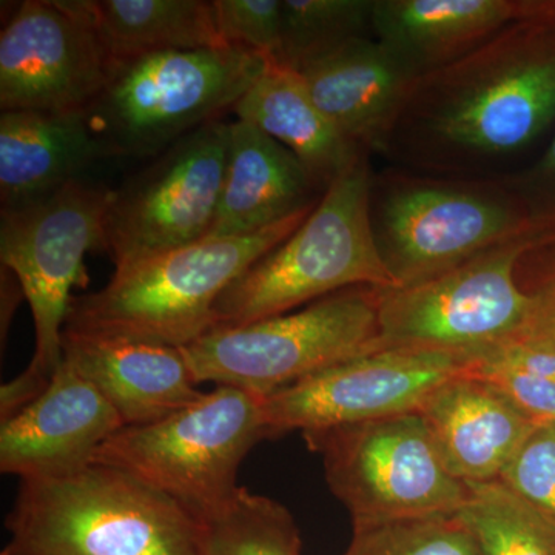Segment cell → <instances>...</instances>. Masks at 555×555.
I'll return each instance as SVG.
<instances>
[{
  "instance_id": "6",
  "label": "cell",
  "mask_w": 555,
  "mask_h": 555,
  "mask_svg": "<svg viewBox=\"0 0 555 555\" xmlns=\"http://www.w3.org/2000/svg\"><path fill=\"white\" fill-rule=\"evenodd\" d=\"M268 64L238 47L149 54L115 69L87 118L109 155L155 158L233 112Z\"/></svg>"
},
{
  "instance_id": "7",
  "label": "cell",
  "mask_w": 555,
  "mask_h": 555,
  "mask_svg": "<svg viewBox=\"0 0 555 555\" xmlns=\"http://www.w3.org/2000/svg\"><path fill=\"white\" fill-rule=\"evenodd\" d=\"M266 438L264 397L217 386L166 418L122 427L91 463L124 470L203 518L235 496L244 459Z\"/></svg>"
},
{
  "instance_id": "33",
  "label": "cell",
  "mask_w": 555,
  "mask_h": 555,
  "mask_svg": "<svg viewBox=\"0 0 555 555\" xmlns=\"http://www.w3.org/2000/svg\"><path fill=\"white\" fill-rule=\"evenodd\" d=\"M529 21L545 22L555 27V0H532Z\"/></svg>"
},
{
  "instance_id": "25",
  "label": "cell",
  "mask_w": 555,
  "mask_h": 555,
  "mask_svg": "<svg viewBox=\"0 0 555 555\" xmlns=\"http://www.w3.org/2000/svg\"><path fill=\"white\" fill-rule=\"evenodd\" d=\"M203 525V555H301V537L286 506L241 486Z\"/></svg>"
},
{
  "instance_id": "17",
  "label": "cell",
  "mask_w": 555,
  "mask_h": 555,
  "mask_svg": "<svg viewBox=\"0 0 555 555\" xmlns=\"http://www.w3.org/2000/svg\"><path fill=\"white\" fill-rule=\"evenodd\" d=\"M62 349L64 360L98 387L126 427L158 422L204 396L177 347L65 331Z\"/></svg>"
},
{
  "instance_id": "14",
  "label": "cell",
  "mask_w": 555,
  "mask_h": 555,
  "mask_svg": "<svg viewBox=\"0 0 555 555\" xmlns=\"http://www.w3.org/2000/svg\"><path fill=\"white\" fill-rule=\"evenodd\" d=\"M115 69L80 0H27L0 33V107L83 112Z\"/></svg>"
},
{
  "instance_id": "21",
  "label": "cell",
  "mask_w": 555,
  "mask_h": 555,
  "mask_svg": "<svg viewBox=\"0 0 555 555\" xmlns=\"http://www.w3.org/2000/svg\"><path fill=\"white\" fill-rule=\"evenodd\" d=\"M108 149L83 112H2L0 203L21 207L46 198L73 181Z\"/></svg>"
},
{
  "instance_id": "12",
  "label": "cell",
  "mask_w": 555,
  "mask_h": 555,
  "mask_svg": "<svg viewBox=\"0 0 555 555\" xmlns=\"http://www.w3.org/2000/svg\"><path fill=\"white\" fill-rule=\"evenodd\" d=\"M229 137L228 120L207 124L112 190L104 251L115 269L207 238L224 184Z\"/></svg>"
},
{
  "instance_id": "13",
  "label": "cell",
  "mask_w": 555,
  "mask_h": 555,
  "mask_svg": "<svg viewBox=\"0 0 555 555\" xmlns=\"http://www.w3.org/2000/svg\"><path fill=\"white\" fill-rule=\"evenodd\" d=\"M480 352L387 349L326 369L264 397L269 438L422 411L451 379L476 374Z\"/></svg>"
},
{
  "instance_id": "27",
  "label": "cell",
  "mask_w": 555,
  "mask_h": 555,
  "mask_svg": "<svg viewBox=\"0 0 555 555\" xmlns=\"http://www.w3.org/2000/svg\"><path fill=\"white\" fill-rule=\"evenodd\" d=\"M477 377L506 393L535 423H555V347L514 334L481 350Z\"/></svg>"
},
{
  "instance_id": "20",
  "label": "cell",
  "mask_w": 555,
  "mask_h": 555,
  "mask_svg": "<svg viewBox=\"0 0 555 555\" xmlns=\"http://www.w3.org/2000/svg\"><path fill=\"white\" fill-rule=\"evenodd\" d=\"M526 0H374V38L418 78L525 21Z\"/></svg>"
},
{
  "instance_id": "1",
  "label": "cell",
  "mask_w": 555,
  "mask_h": 555,
  "mask_svg": "<svg viewBox=\"0 0 555 555\" xmlns=\"http://www.w3.org/2000/svg\"><path fill=\"white\" fill-rule=\"evenodd\" d=\"M554 118L555 27L517 21L422 76L396 131L416 133L436 158L480 163L528 147Z\"/></svg>"
},
{
  "instance_id": "15",
  "label": "cell",
  "mask_w": 555,
  "mask_h": 555,
  "mask_svg": "<svg viewBox=\"0 0 555 555\" xmlns=\"http://www.w3.org/2000/svg\"><path fill=\"white\" fill-rule=\"evenodd\" d=\"M122 427L107 398L64 360L39 397L3 420L0 470L20 480L67 476Z\"/></svg>"
},
{
  "instance_id": "8",
  "label": "cell",
  "mask_w": 555,
  "mask_h": 555,
  "mask_svg": "<svg viewBox=\"0 0 555 555\" xmlns=\"http://www.w3.org/2000/svg\"><path fill=\"white\" fill-rule=\"evenodd\" d=\"M371 222L379 257L398 287L462 264L489 248L545 235L507 182L372 179Z\"/></svg>"
},
{
  "instance_id": "28",
  "label": "cell",
  "mask_w": 555,
  "mask_h": 555,
  "mask_svg": "<svg viewBox=\"0 0 555 555\" xmlns=\"http://www.w3.org/2000/svg\"><path fill=\"white\" fill-rule=\"evenodd\" d=\"M343 555H483L456 516L409 518L353 528Z\"/></svg>"
},
{
  "instance_id": "3",
  "label": "cell",
  "mask_w": 555,
  "mask_h": 555,
  "mask_svg": "<svg viewBox=\"0 0 555 555\" xmlns=\"http://www.w3.org/2000/svg\"><path fill=\"white\" fill-rule=\"evenodd\" d=\"M13 555H203L188 507L116 467L21 480L5 521Z\"/></svg>"
},
{
  "instance_id": "30",
  "label": "cell",
  "mask_w": 555,
  "mask_h": 555,
  "mask_svg": "<svg viewBox=\"0 0 555 555\" xmlns=\"http://www.w3.org/2000/svg\"><path fill=\"white\" fill-rule=\"evenodd\" d=\"M499 480L555 518V423L532 429Z\"/></svg>"
},
{
  "instance_id": "29",
  "label": "cell",
  "mask_w": 555,
  "mask_h": 555,
  "mask_svg": "<svg viewBox=\"0 0 555 555\" xmlns=\"http://www.w3.org/2000/svg\"><path fill=\"white\" fill-rule=\"evenodd\" d=\"M218 31L230 47L275 62L281 47L283 0H214Z\"/></svg>"
},
{
  "instance_id": "9",
  "label": "cell",
  "mask_w": 555,
  "mask_h": 555,
  "mask_svg": "<svg viewBox=\"0 0 555 555\" xmlns=\"http://www.w3.org/2000/svg\"><path fill=\"white\" fill-rule=\"evenodd\" d=\"M377 287H350L305 308L238 327H219L182 347L198 385L269 396L378 352Z\"/></svg>"
},
{
  "instance_id": "34",
  "label": "cell",
  "mask_w": 555,
  "mask_h": 555,
  "mask_svg": "<svg viewBox=\"0 0 555 555\" xmlns=\"http://www.w3.org/2000/svg\"><path fill=\"white\" fill-rule=\"evenodd\" d=\"M0 555H13V554L7 553V551H2V554H0Z\"/></svg>"
},
{
  "instance_id": "16",
  "label": "cell",
  "mask_w": 555,
  "mask_h": 555,
  "mask_svg": "<svg viewBox=\"0 0 555 555\" xmlns=\"http://www.w3.org/2000/svg\"><path fill=\"white\" fill-rule=\"evenodd\" d=\"M298 73L335 129L364 153L389 145L420 79L374 36L347 40Z\"/></svg>"
},
{
  "instance_id": "26",
  "label": "cell",
  "mask_w": 555,
  "mask_h": 555,
  "mask_svg": "<svg viewBox=\"0 0 555 555\" xmlns=\"http://www.w3.org/2000/svg\"><path fill=\"white\" fill-rule=\"evenodd\" d=\"M372 17L374 0H283L275 64L298 72L347 40L372 38Z\"/></svg>"
},
{
  "instance_id": "23",
  "label": "cell",
  "mask_w": 555,
  "mask_h": 555,
  "mask_svg": "<svg viewBox=\"0 0 555 555\" xmlns=\"http://www.w3.org/2000/svg\"><path fill=\"white\" fill-rule=\"evenodd\" d=\"M115 68L164 51L230 47L206 0H80Z\"/></svg>"
},
{
  "instance_id": "11",
  "label": "cell",
  "mask_w": 555,
  "mask_h": 555,
  "mask_svg": "<svg viewBox=\"0 0 555 555\" xmlns=\"http://www.w3.org/2000/svg\"><path fill=\"white\" fill-rule=\"evenodd\" d=\"M553 246L524 236L408 286L379 288V350L481 352L520 331L531 298L517 280L521 259Z\"/></svg>"
},
{
  "instance_id": "4",
  "label": "cell",
  "mask_w": 555,
  "mask_h": 555,
  "mask_svg": "<svg viewBox=\"0 0 555 555\" xmlns=\"http://www.w3.org/2000/svg\"><path fill=\"white\" fill-rule=\"evenodd\" d=\"M372 179L367 155L360 156L287 240L225 288L215 328L284 315L345 288L398 287L372 232Z\"/></svg>"
},
{
  "instance_id": "18",
  "label": "cell",
  "mask_w": 555,
  "mask_h": 555,
  "mask_svg": "<svg viewBox=\"0 0 555 555\" xmlns=\"http://www.w3.org/2000/svg\"><path fill=\"white\" fill-rule=\"evenodd\" d=\"M420 414L449 473L463 483L496 480L539 425L503 390L476 374L441 386Z\"/></svg>"
},
{
  "instance_id": "32",
  "label": "cell",
  "mask_w": 555,
  "mask_h": 555,
  "mask_svg": "<svg viewBox=\"0 0 555 555\" xmlns=\"http://www.w3.org/2000/svg\"><path fill=\"white\" fill-rule=\"evenodd\" d=\"M526 291V288H525ZM528 317L517 334L555 347V259L532 291Z\"/></svg>"
},
{
  "instance_id": "31",
  "label": "cell",
  "mask_w": 555,
  "mask_h": 555,
  "mask_svg": "<svg viewBox=\"0 0 555 555\" xmlns=\"http://www.w3.org/2000/svg\"><path fill=\"white\" fill-rule=\"evenodd\" d=\"M506 182L532 221L555 229V138L534 170L517 181Z\"/></svg>"
},
{
  "instance_id": "24",
  "label": "cell",
  "mask_w": 555,
  "mask_h": 555,
  "mask_svg": "<svg viewBox=\"0 0 555 555\" xmlns=\"http://www.w3.org/2000/svg\"><path fill=\"white\" fill-rule=\"evenodd\" d=\"M466 486L465 503L455 516L483 555H555L554 517L499 478Z\"/></svg>"
},
{
  "instance_id": "10",
  "label": "cell",
  "mask_w": 555,
  "mask_h": 555,
  "mask_svg": "<svg viewBox=\"0 0 555 555\" xmlns=\"http://www.w3.org/2000/svg\"><path fill=\"white\" fill-rule=\"evenodd\" d=\"M352 526L455 516L467 486L449 473L420 412L302 433Z\"/></svg>"
},
{
  "instance_id": "22",
  "label": "cell",
  "mask_w": 555,
  "mask_h": 555,
  "mask_svg": "<svg viewBox=\"0 0 555 555\" xmlns=\"http://www.w3.org/2000/svg\"><path fill=\"white\" fill-rule=\"evenodd\" d=\"M233 113L291 150L324 192L360 156L367 155L335 129L298 72L272 61Z\"/></svg>"
},
{
  "instance_id": "19",
  "label": "cell",
  "mask_w": 555,
  "mask_h": 555,
  "mask_svg": "<svg viewBox=\"0 0 555 555\" xmlns=\"http://www.w3.org/2000/svg\"><path fill=\"white\" fill-rule=\"evenodd\" d=\"M323 195L291 150L246 120H230L224 184L207 238L259 232L315 207Z\"/></svg>"
},
{
  "instance_id": "5",
  "label": "cell",
  "mask_w": 555,
  "mask_h": 555,
  "mask_svg": "<svg viewBox=\"0 0 555 555\" xmlns=\"http://www.w3.org/2000/svg\"><path fill=\"white\" fill-rule=\"evenodd\" d=\"M112 190L73 181L46 198L0 211V261L20 281L35 323L30 364L0 389V418L39 397L64 361L73 287L86 286V257L104 251Z\"/></svg>"
},
{
  "instance_id": "2",
  "label": "cell",
  "mask_w": 555,
  "mask_h": 555,
  "mask_svg": "<svg viewBox=\"0 0 555 555\" xmlns=\"http://www.w3.org/2000/svg\"><path fill=\"white\" fill-rule=\"evenodd\" d=\"M315 207L259 232L206 238L115 269L101 291L73 297L65 331L188 347L214 331L225 288L287 240Z\"/></svg>"
}]
</instances>
